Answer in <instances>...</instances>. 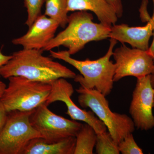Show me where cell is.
Returning a JSON list of instances; mask_svg holds the SVG:
<instances>
[{
	"label": "cell",
	"instance_id": "cell-1",
	"mask_svg": "<svg viewBox=\"0 0 154 154\" xmlns=\"http://www.w3.org/2000/svg\"><path fill=\"white\" fill-rule=\"evenodd\" d=\"M42 50L24 49L14 53L0 68V76L8 79L22 76L33 81L51 83L60 79H74V72L51 58L42 55Z\"/></svg>",
	"mask_w": 154,
	"mask_h": 154
},
{
	"label": "cell",
	"instance_id": "cell-5",
	"mask_svg": "<svg viewBox=\"0 0 154 154\" xmlns=\"http://www.w3.org/2000/svg\"><path fill=\"white\" fill-rule=\"evenodd\" d=\"M78 102L83 108L89 107L105 124L113 140L118 144L128 135L132 133L135 125L132 119L125 114L110 110L106 96L95 89L81 86L76 89Z\"/></svg>",
	"mask_w": 154,
	"mask_h": 154
},
{
	"label": "cell",
	"instance_id": "cell-8",
	"mask_svg": "<svg viewBox=\"0 0 154 154\" xmlns=\"http://www.w3.org/2000/svg\"><path fill=\"white\" fill-rule=\"evenodd\" d=\"M112 56L115 61L114 82L128 76L138 79L154 72V61L147 51L131 48L122 44L113 51Z\"/></svg>",
	"mask_w": 154,
	"mask_h": 154
},
{
	"label": "cell",
	"instance_id": "cell-19",
	"mask_svg": "<svg viewBox=\"0 0 154 154\" xmlns=\"http://www.w3.org/2000/svg\"><path fill=\"white\" fill-rule=\"evenodd\" d=\"M119 150L122 154H143L142 149L138 146L132 133L127 135L118 144Z\"/></svg>",
	"mask_w": 154,
	"mask_h": 154
},
{
	"label": "cell",
	"instance_id": "cell-3",
	"mask_svg": "<svg viewBox=\"0 0 154 154\" xmlns=\"http://www.w3.org/2000/svg\"><path fill=\"white\" fill-rule=\"evenodd\" d=\"M93 19V15L86 11L71 14L66 28L54 36L42 51L63 46L67 48L71 55L82 50L91 42L109 38L111 28L101 23H95Z\"/></svg>",
	"mask_w": 154,
	"mask_h": 154
},
{
	"label": "cell",
	"instance_id": "cell-13",
	"mask_svg": "<svg viewBox=\"0 0 154 154\" xmlns=\"http://www.w3.org/2000/svg\"><path fill=\"white\" fill-rule=\"evenodd\" d=\"M68 12H94L102 25L111 28L118 20L115 10L106 0H67Z\"/></svg>",
	"mask_w": 154,
	"mask_h": 154
},
{
	"label": "cell",
	"instance_id": "cell-24",
	"mask_svg": "<svg viewBox=\"0 0 154 154\" xmlns=\"http://www.w3.org/2000/svg\"><path fill=\"white\" fill-rule=\"evenodd\" d=\"M6 87L7 86L5 84L0 80V98L2 97Z\"/></svg>",
	"mask_w": 154,
	"mask_h": 154
},
{
	"label": "cell",
	"instance_id": "cell-17",
	"mask_svg": "<svg viewBox=\"0 0 154 154\" xmlns=\"http://www.w3.org/2000/svg\"><path fill=\"white\" fill-rule=\"evenodd\" d=\"M96 152L98 154H119L118 144L113 140L109 131H107L97 134L95 145Z\"/></svg>",
	"mask_w": 154,
	"mask_h": 154
},
{
	"label": "cell",
	"instance_id": "cell-11",
	"mask_svg": "<svg viewBox=\"0 0 154 154\" xmlns=\"http://www.w3.org/2000/svg\"><path fill=\"white\" fill-rule=\"evenodd\" d=\"M59 25L56 21L45 16L41 15L25 35L14 38L13 44L19 45L24 49L42 50L55 36Z\"/></svg>",
	"mask_w": 154,
	"mask_h": 154
},
{
	"label": "cell",
	"instance_id": "cell-22",
	"mask_svg": "<svg viewBox=\"0 0 154 154\" xmlns=\"http://www.w3.org/2000/svg\"><path fill=\"white\" fill-rule=\"evenodd\" d=\"M12 55H6L3 54L0 50V68L5 65L12 58ZM0 77L1 76H0Z\"/></svg>",
	"mask_w": 154,
	"mask_h": 154
},
{
	"label": "cell",
	"instance_id": "cell-20",
	"mask_svg": "<svg viewBox=\"0 0 154 154\" xmlns=\"http://www.w3.org/2000/svg\"><path fill=\"white\" fill-rule=\"evenodd\" d=\"M108 4L115 10L118 18H120L123 15V8L122 0H106Z\"/></svg>",
	"mask_w": 154,
	"mask_h": 154
},
{
	"label": "cell",
	"instance_id": "cell-14",
	"mask_svg": "<svg viewBox=\"0 0 154 154\" xmlns=\"http://www.w3.org/2000/svg\"><path fill=\"white\" fill-rule=\"evenodd\" d=\"M75 144V137L55 142L36 137L28 143L22 154H74Z\"/></svg>",
	"mask_w": 154,
	"mask_h": 154
},
{
	"label": "cell",
	"instance_id": "cell-7",
	"mask_svg": "<svg viewBox=\"0 0 154 154\" xmlns=\"http://www.w3.org/2000/svg\"><path fill=\"white\" fill-rule=\"evenodd\" d=\"M42 104L30 116V124L42 137L49 141H58L70 137H75L82 124L57 115Z\"/></svg>",
	"mask_w": 154,
	"mask_h": 154
},
{
	"label": "cell",
	"instance_id": "cell-16",
	"mask_svg": "<svg viewBox=\"0 0 154 154\" xmlns=\"http://www.w3.org/2000/svg\"><path fill=\"white\" fill-rule=\"evenodd\" d=\"M45 15L55 20L62 28L68 24V17L67 0H45Z\"/></svg>",
	"mask_w": 154,
	"mask_h": 154
},
{
	"label": "cell",
	"instance_id": "cell-9",
	"mask_svg": "<svg viewBox=\"0 0 154 154\" xmlns=\"http://www.w3.org/2000/svg\"><path fill=\"white\" fill-rule=\"evenodd\" d=\"M150 75L137 79L130 105L129 113L135 127L141 130L147 131L154 128V88Z\"/></svg>",
	"mask_w": 154,
	"mask_h": 154
},
{
	"label": "cell",
	"instance_id": "cell-12",
	"mask_svg": "<svg viewBox=\"0 0 154 154\" xmlns=\"http://www.w3.org/2000/svg\"><path fill=\"white\" fill-rule=\"evenodd\" d=\"M152 2L153 14L146 25L141 27H129L126 24H115L111 28L109 38H114L122 44L128 43L133 48L147 50L154 28V0Z\"/></svg>",
	"mask_w": 154,
	"mask_h": 154
},
{
	"label": "cell",
	"instance_id": "cell-18",
	"mask_svg": "<svg viewBox=\"0 0 154 154\" xmlns=\"http://www.w3.org/2000/svg\"><path fill=\"white\" fill-rule=\"evenodd\" d=\"M45 0H24L28 12V18L25 24L30 27L41 14V9Z\"/></svg>",
	"mask_w": 154,
	"mask_h": 154
},
{
	"label": "cell",
	"instance_id": "cell-25",
	"mask_svg": "<svg viewBox=\"0 0 154 154\" xmlns=\"http://www.w3.org/2000/svg\"><path fill=\"white\" fill-rule=\"evenodd\" d=\"M151 82L152 86L154 88V72L150 75Z\"/></svg>",
	"mask_w": 154,
	"mask_h": 154
},
{
	"label": "cell",
	"instance_id": "cell-4",
	"mask_svg": "<svg viewBox=\"0 0 154 154\" xmlns=\"http://www.w3.org/2000/svg\"><path fill=\"white\" fill-rule=\"evenodd\" d=\"M9 83L0 98L7 112L30 111L45 104L51 90V83L33 81L22 76L8 79Z\"/></svg>",
	"mask_w": 154,
	"mask_h": 154
},
{
	"label": "cell",
	"instance_id": "cell-26",
	"mask_svg": "<svg viewBox=\"0 0 154 154\" xmlns=\"http://www.w3.org/2000/svg\"><path fill=\"white\" fill-rule=\"evenodd\" d=\"M153 107H154V98Z\"/></svg>",
	"mask_w": 154,
	"mask_h": 154
},
{
	"label": "cell",
	"instance_id": "cell-15",
	"mask_svg": "<svg viewBox=\"0 0 154 154\" xmlns=\"http://www.w3.org/2000/svg\"><path fill=\"white\" fill-rule=\"evenodd\" d=\"M74 154H92L96 145L97 133L91 125L83 124L75 136Z\"/></svg>",
	"mask_w": 154,
	"mask_h": 154
},
{
	"label": "cell",
	"instance_id": "cell-23",
	"mask_svg": "<svg viewBox=\"0 0 154 154\" xmlns=\"http://www.w3.org/2000/svg\"><path fill=\"white\" fill-rule=\"evenodd\" d=\"M153 39L152 42L150 46H149L148 49L147 51V52L149 54V55L152 58L154 61V28L153 31Z\"/></svg>",
	"mask_w": 154,
	"mask_h": 154
},
{
	"label": "cell",
	"instance_id": "cell-21",
	"mask_svg": "<svg viewBox=\"0 0 154 154\" xmlns=\"http://www.w3.org/2000/svg\"><path fill=\"white\" fill-rule=\"evenodd\" d=\"M7 114L8 112L6 111L5 107L0 101V131L5 122Z\"/></svg>",
	"mask_w": 154,
	"mask_h": 154
},
{
	"label": "cell",
	"instance_id": "cell-10",
	"mask_svg": "<svg viewBox=\"0 0 154 154\" xmlns=\"http://www.w3.org/2000/svg\"><path fill=\"white\" fill-rule=\"evenodd\" d=\"M65 79L60 78L51 83V90L45 104L48 106L57 101L63 102L67 107V114L73 120L84 122L91 125L97 134L107 131L105 124L93 111L81 109L74 103L71 98L74 92L73 87Z\"/></svg>",
	"mask_w": 154,
	"mask_h": 154
},
{
	"label": "cell",
	"instance_id": "cell-2",
	"mask_svg": "<svg viewBox=\"0 0 154 154\" xmlns=\"http://www.w3.org/2000/svg\"><path fill=\"white\" fill-rule=\"evenodd\" d=\"M109 48L106 54L96 60H79L71 57L67 51H50L51 57L63 60L74 67L81 75H76L74 79L81 85L88 89H95L105 96L111 93L113 88L115 66L110 58L117 40L110 38Z\"/></svg>",
	"mask_w": 154,
	"mask_h": 154
},
{
	"label": "cell",
	"instance_id": "cell-6",
	"mask_svg": "<svg viewBox=\"0 0 154 154\" xmlns=\"http://www.w3.org/2000/svg\"><path fill=\"white\" fill-rule=\"evenodd\" d=\"M33 110L8 112L0 131V154H22L31 140L42 137L30 124V116Z\"/></svg>",
	"mask_w": 154,
	"mask_h": 154
}]
</instances>
